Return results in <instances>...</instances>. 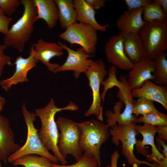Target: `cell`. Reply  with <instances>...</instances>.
<instances>
[{
	"mask_svg": "<svg viewBox=\"0 0 167 167\" xmlns=\"http://www.w3.org/2000/svg\"><path fill=\"white\" fill-rule=\"evenodd\" d=\"M79 107L71 101L66 106L59 108L55 104L54 99L51 98L49 101L44 107L36 109L35 114L41 120V126L38 133L43 144L49 151L51 150L62 165H65L67 161L59 153L57 147L59 135L55 116L58 112L64 110L75 111Z\"/></svg>",
	"mask_w": 167,
	"mask_h": 167,
	"instance_id": "obj_1",
	"label": "cell"
},
{
	"mask_svg": "<svg viewBox=\"0 0 167 167\" xmlns=\"http://www.w3.org/2000/svg\"><path fill=\"white\" fill-rule=\"evenodd\" d=\"M117 69L114 66H110L108 71V77L102 81L101 85L103 86V90L100 94L103 105L105 94L107 90L114 87H117L118 91L117 96L119 101L125 105L123 111L116 113L114 116V120L118 125H127L135 123L136 117L132 114V111L136 100L133 99L131 94V89L129 85L127 76L123 75L119 77H116Z\"/></svg>",
	"mask_w": 167,
	"mask_h": 167,
	"instance_id": "obj_2",
	"label": "cell"
},
{
	"mask_svg": "<svg viewBox=\"0 0 167 167\" xmlns=\"http://www.w3.org/2000/svg\"><path fill=\"white\" fill-rule=\"evenodd\" d=\"M24 8L22 15L14 23L5 35L4 44L22 52L25 43L29 40L37 20V12L32 0H21Z\"/></svg>",
	"mask_w": 167,
	"mask_h": 167,
	"instance_id": "obj_3",
	"label": "cell"
},
{
	"mask_svg": "<svg viewBox=\"0 0 167 167\" xmlns=\"http://www.w3.org/2000/svg\"><path fill=\"white\" fill-rule=\"evenodd\" d=\"M76 123L80 131V144L81 150L94 159L98 165L100 166V149L109 136V127L106 124L94 119Z\"/></svg>",
	"mask_w": 167,
	"mask_h": 167,
	"instance_id": "obj_4",
	"label": "cell"
},
{
	"mask_svg": "<svg viewBox=\"0 0 167 167\" xmlns=\"http://www.w3.org/2000/svg\"><path fill=\"white\" fill-rule=\"evenodd\" d=\"M138 34L147 58L154 60L167 49V19L146 22Z\"/></svg>",
	"mask_w": 167,
	"mask_h": 167,
	"instance_id": "obj_5",
	"label": "cell"
},
{
	"mask_svg": "<svg viewBox=\"0 0 167 167\" xmlns=\"http://www.w3.org/2000/svg\"><path fill=\"white\" fill-rule=\"evenodd\" d=\"M22 113L27 127V139L23 146H20L9 156L7 161L11 163L21 156L28 154H35L46 157L54 163H58L59 161L57 158L49 152L39 138L38 130L34 124L36 116L35 113L27 110L25 104L22 106Z\"/></svg>",
	"mask_w": 167,
	"mask_h": 167,
	"instance_id": "obj_6",
	"label": "cell"
},
{
	"mask_svg": "<svg viewBox=\"0 0 167 167\" xmlns=\"http://www.w3.org/2000/svg\"><path fill=\"white\" fill-rule=\"evenodd\" d=\"M135 123L127 125H116L109 129L110 134L112 136V141L115 146L118 147L120 141L121 142L122 152L126 158L128 164L132 167H139L140 165L144 164L150 167H160L154 163L140 160L135 156L134 152V147L139 135L135 131Z\"/></svg>",
	"mask_w": 167,
	"mask_h": 167,
	"instance_id": "obj_7",
	"label": "cell"
},
{
	"mask_svg": "<svg viewBox=\"0 0 167 167\" xmlns=\"http://www.w3.org/2000/svg\"><path fill=\"white\" fill-rule=\"evenodd\" d=\"M56 123L60 131L57 144L59 153L65 159L67 155H71L78 161L81 157L83 152L80 144V130L76 122L69 119L59 117Z\"/></svg>",
	"mask_w": 167,
	"mask_h": 167,
	"instance_id": "obj_8",
	"label": "cell"
},
{
	"mask_svg": "<svg viewBox=\"0 0 167 167\" xmlns=\"http://www.w3.org/2000/svg\"><path fill=\"white\" fill-rule=\"evenodd\" d=\"M89 81V85L92 92V100L88 109L84 113L88 117L94 114L101 121H103V107L100 94L101 83L108 74L105 65L102 59L93 61L90 66L84 73Z\"/></svg>",
	"mask_w": 167,
	"mask_h": 167,
	"instance_id": "obj_9",
	"label": "cell"
},
{
	"mask_svg": "<svg viewBox=\"0 0 167 167\" xmlns=\"http://www.w3.org/2000/svg\"><path fill=\"white\" fill-rule=\"evenodd\" d=\"M59 36L71 45H79L88 54L95 55L98 36L97 31L91 25L76 22L67 27Z\"/></svg>",
	"mask_w": 167,
	"mask_h": 167,
	"instance_id": "obj_10",
	"label": "cell"
},
{
	"mask_svg": "<svg viewBox=\"0 0 167 167\" xmlns=\"http://www.w3.org/2000/svg\"><path fill=\"white\" fill-rule=\"evenodd\" d=\"M136 131L143 137L142 141L136 140L135 144L137 152L147 157V160L159 165L165 158L164 154L158 151L155 144L154 137L157 133L156 126L144 124L143 126L135 124Z\"/></svg>",
	"mask_w": 167,
	"mask_h": 167,
	"instance_id": "obj_11",
	"label": "cell"
},
{
	"mask_svg": "<svg viewBox=\"0 0 167 167\" xmlns=\"http://www.w3.org/2000/svg\"><path fill=\"white\" fill-rule=\"evenodd\" d=\"M57 43L67 51L68 56L65 62L60 65L53 73L56 74L61 71H72L75 78H79L80 74L84 73L88 69L93 61L89 58L95 55L88 54L81 47L74 50L60 41Z\"/></svg>",
	"mask_w": 167,
	"mask_h": 167,
	"instance_id": "obj_12",
	"label": "cell"
},
{
	"mask_svg": "<svg viewBox=\"0 0 167 167\" xmlns=\"http://www.w3.org/2000/svg\"><path fill=\"white\" fill-rule=\"evenodd\" d=\"M123 34L114 35L106 42L105 52L108 61L116 68L130 70L133 64L125 55L123 48Z\"/></svg>",
	"mask_w": 167,
	"mask_h": 167,
	"instance_id": "obj_13",
	"label": "cell"
},
{
	"mask_svg": "<svg viewBox=\"0 0 167 167\" xmlns=\"http://www.w3.org/2000/svg\"><path fill=\"white\" fill-rule=\"evenodd\" d=\"M63 48L58 43L49 42L40 38L36 43L33 44L29 53L45 66L52 72L60 65L59 64L51 63L50 60L55 57H60L64 54Z\"/></svg>",
	"mask_w": 167,
	"mask_h": 167,
	"instance_id": "obj_14",
	"label": "cell"
},
{
	"mask_svg": "<svg viewBox=\"0 0 167 167\" xmlns=\"http://www.w3.org/2000/svg\"><path fill=\"white\" fill-rule=\"evenodd\" d=\"M27 58L20 55L16 58L12 65H15V71L10 77L0 80V86L5 91L10 90L13 85L18 83L27 82V75L28 71L35 66L39 61L31 54Z\"/></svg>",
	"mask_w": 167,
	"mask_h": 167,
	"instance_id": "obj_15",
	"label": "cell"
},
{
	"mask_svg": "<svg viewBox=\"0 0 167 167\" xmlns=\"http://www.w3.org/2000/svg\"><path fill=\"white\" fill-rule=\"evenodd\" d=\"M154 68V60L147 58L134 64L127 76V83L131 90L140 88L146 80L154 81V76L152 73Z\"/></svg>",
	"mask_w": 167,
	"mask_h": 167,
	"instance_id": "obj_16",
	"label": "cell"
},
{
	"mask_svg": "<svg viewBox=\"0 0 167 167\" xmlns=\"http://www.w3.org/2000/svg\"><path fill=\"white\" fill-rule=\"evenodd\" d=\"M132 97H144L160 104L167 110V88L157 85L150 80L145 81L140 88L131 90Z\"/></svg>",
	"mask_w": 167,
	"mask_h": 167,
	"instance_id": "obj_17",
	"label": "cell"
},
{
	"mask_svg": "<svg viewBox=\"0 0 167 167\" xmlns=\"http://www.w3.org/2000/svg\"><path fill=\"white\" fill-rule=\"evenodd\" d=\"M20 146L15 143L14 132L8 120L0 116V159L4 163L9 156L15 152Z\"/></svg>",
	"mask_w": 167,
	"mask_h": 167,
	"instance_id": "obj_18",
	"label": "cell"
},
{
	"mask_svg": "<svg viewBox=\"0 0 167 167\" xmlns=\"http://www.w3.org/2000/svg\"><path fill=\"white\" fill-rule=\"evenodd\" d=\"M144 7L131 11L125 10L117 20L116 24L120 32L138 33L146 22L142 18Z\"/></svg>",
	"mask_w": 167,
	"mask_h": 167,
	"instance_id": "obj_19",
	"label": "cell"
},
{
	"mask_svg": "<svg viewBox=\"0 0 167 167\" xmlns=\"http://www.w3.org/2000/svg\"><path fill=\"white\" fill-rule=\"evenodd\" d=\"M123 34L124 51L129 60L134 64L146 59V54L139 34L131 32Z\"/></svg>",
	"mask_w": 167,
	"mask_h": 167,
	"instance_id": "obj_20",
	"label": "cell"
},
{
	"mask_svg": "<svg viewBox=\"0 0 167 167\" xmlns=\"http://www.w3.org/2000/svg\"><path fill=\"white\" fill-rule=\"evenodd\" d=\"M37 10V18L42 19L48 28L55 27L58 20V10L54 0H32Z\"/></svg>",
	"mask_w": 167,
	"mask_h": 167,
	"instance_id": "obj_21",
	"label": "cell"
},
{
	"mask_svg": "<svg viewBox=\"0 0 167 167\" xmlns=\"http://www.w3.org/2000/svg\"><path fill=\"white\" fill-rule=\"evenodd\" d=\"M73 6L77 13V21L79 22L88 24L97 31L105 32L109 26V24L101 25L97 22L95 17L96 12L85 0H74Z\"/></svg>",
	"mask_w": 167,
	"mask_h": 167,
	"instance_id": "obj_22",
	"label": "cell"
},
{
	"mask_svg": "<svg viewBox=\"0 0 167 167\" xmlns=\"http://www.w3.org/2000/svg\"><path fill=\"white\" fill-rule=\"evenodd\" d=\"M58 10V20L62 29L77 22V14L73 0H54Z\"/></svg>",
	"mask_w": 167,
	"mask_h": 167,
	"instance_id": "obj_23",
	"label": "cell"
},
{
	"mask_svg": "<svg viewBox=\"0 0 167 167\" xmlns=\"http://www.w3.org/2000/svg\"><path fill=\"white\" fill-rule=\"evenodd\" d=\"M35 154H28L21 156L11 164L14 166L23 167H52V162L48 158Z\"/></svg>",
	"mask_w": 167,
	"mask_h": 167,
	"instance_id": "obj_24",
	"label": "cell"
},
{
	"mask_svg": "<svg viewBox=\"0 0 167 167\" xmlns=\"http://www.w3.org/2000/svg\"><path fill=\"white\" fill-rule=\"evenodd\" d=\"M167 54L165 52L154 60V82L156 84L162 86L167 85Z\"/></svg>",
	"mask_w": 167,
	"mask_h": 167,
	"instance_id": "obj_25",
	"label": "cell"
},
{
	"mask_svg": "<svg viewBox=\"0 0 167 167\" xmlns=\"http://www.w3.org/2000/svg\"><path fill=\"white\" fill-rule=\"evenodd\" d=\"M143 14V20L146 22L167 19V15L164 13L161 6L154 0L144 7Z\"/></svg>",
	"mask_w": 167,
	"mask_h": 167,
	"instance_id": "obj_26",
	"label": "cell"
},
{
	"mask_svg": "<svg viewBox=\"0 0 167 167\" xmlns=\"http://www.w3.org/2000/svg\"><path fill=\"white\" fill-rule=\"evenodd\" d=\"M135 123H143L156 126H167V115L158 110L150 112L145 116L136 117Z\"/></svg>",
	"mask_w": 167,
	"mask_h": 167,
	"instance_id": "obj_27",
	"label": "cell"
},
{
	"mask_svg": "<svg viewBox=\"0 0 167 167\" xmlns=\"http://www.w3.org/2000/svg\"><path fill=\"white\" fill-rule=\"evenodd\" d=\"M154 106L153 101L144 97H140L136 100L132 111V114L136 117L139 115L143 116L153 111H157Z\"/></svg>",
	"mask_w": 167,
	"mask_h": 167,
	"instance_id": "obj_28",
	"label": "cell"
},
{
	"mask_svg": "<svg viewBox=\"0 0 167 167\" xmlns=\"http://www.w3.org/2000/svg\"><path fill=\"white\" fill-rule=\"evenodd\" d=\"M97 165V163L94 159L84 153L80 159L74 164L68 165H60L53 162L51 164V166L55 167H96Z\"/></svg>",
	"mask_w": 167,
	"mask_h": 167,
	"instance_id": "obj_29",
	"label": "cell"
},
{
	"mask_svg": "<svg viewBox=\"0 0 167 167\" xmlns=\"http://www.w3.org/2000/svg\"><path fill=\"white\" fill-rule=\"evenodd\" d=\"M21 4L20 0H0V9L6 15L11 16Z\"/></svg>",
	"mask_w": 167,
	"mask_h": 167,
	"instance_id": "obj_30",
	"label": "cell"
},
{
	"mask_svg": "<svg viewBox=\"0 0 167 167\" xmlns=\"http://www.w3.org/2000/svg\"><path fill=\"white\" fill-rule=\"evenodd\" d=\"M6 47L7 46L5 44H0V77L3 73L6 66L12 65L11 57L4 53V50Z\"/></svg>",
	"mask_w": 167,
	"mask_h": 167,
	"instance_id": "obj_31",
	"label": "cell"
},
{
	"mask_svg": "<svg viewBox=\"0 0 167 167\" xmlns=\"http://www.w3.org/2000/svg\"><path fill=\"white\" fill-rule=\"evenodd\" d=\"M153 2V0H125V1L128 11L144 7Z\"/></svg>",
	"mask_w": 167,
	"mask_h": 167,
	"instance_id": "obj_32",
	"label": "cell"
},
{
	"mask_svg": "<svg viewBox=\"0 0 167 167\" xmlns=\"http://www.w3.org/2000/svg\"><path fill=\"white\" fill-rule=\"evenodd\" d=\"M13 18L5 14H0V32L5 35L9 30V26Z\"/></svg>",
	"mask_w": 167,
	"mask_h": 167,
	"instance_id": "obj_33",
	"label": "cell"
},
{
	"mask_svg": "<svg viewBox=\"0 0 167 167\" xmlns=\"http://www.w3.org/2000/svg\"><path fill=\"white\" fill-rule=\"evenodd\" d=\"M86 2L94 10H98L104 6L106 0H85Z\"/></svg>",
	"mask_w": 167,
	"mask_h": 167,
	"instance_id": "obj_34",
	"label": "cell"
},
{
	"mask_svg": "<svg viewBox=\"0 0 167 167\" xmlns=\"http://www.w3.org/2000/svg\"><path fill=\"white\" fill-rule=\"evenodd\" d=\"M158 138L161 140L167 141V126H156Z\"/></svg>",
	"mask_w": 167,
	"mask_h": 167,
	"instance_id": "obj_35",
	"label": "cell"
},
{
	"mask_svg": "<svg viewBox=\"0 0 167 167\" xmlns=\"http://www.w3.org/2000/svg\"><path fill=\"white\" fill-rule=\"evenodd\" d=\"M120 156L119 152L114 151L111 155V167H117V162Z\"/></svg>",
	"mask_w": 167,
	"mask_h": 167,
	"instance_id": "obj_36",
	"label": "cell"
},
{
	"mask_svg": "<svg viewBox=\"0 0 167 167\" xmlns=\"http://www.w3.org/2000/svg\"><path fill=\"white\" fill-rule=\"evenodd\" d=\"M154 1L159 3L162 7L164 13L167 15V0H155Z\"/></svg>",
	"mask_w": 167,
	"mask_h": 167,
	"instance_id": "obj_37",
	"label": "cell"
},
{
	"mask_svg": "<svg viewBox=\"0 0 167 167\" xmlns=\"http://www.w3.org/2000/svg\"><path fill=\"white\" fill-rule=\"evenodd\" d=\"M5 102V98L0 96V112L2 110Z\"/></svg>",
	"mask_w": 167,
	"mask_h": 167,
	"instance_id": "obj_38",
	"label": "cell"
},
{
	"mask_svg": "<svg viewBox=\"0 0 167 167\" xmlns=\"http://www.w3.org/2000/svg\"><path fill=\"white\" fill-rule=\"evenodd\" d=\"M0 14H5L3 11L0 9Z\"/></svg>",
	"mask_w": 167,
	"mask_h": 167,
	"instance_id": "obj_39",
	"label": "cell"
},
{
	"mask_svg": "<svg viewBox=\"0 0 167 167\" xmlns=\"http://www.w3.org/2000/svg\"><path fill=\"white\" fill-rule=\"evenodd\" d=\"M1 159H0V167H1Z\"/></svg>",
	"mask_w": 167,
	"mask_h": 167,
	"instance_id": "obj_40",
	"label": "cell"
},
{
	"mask_svg": "<svg viewBox=\"0 0 167 167\" xmlns=\"http://www.w3.org/2000/svg\"><path fill=\"white\" fill-rule=\"evenodd\" d=\"M106 167H111V166L110 165H107V166H106Z\"/></svg>",
	"mask_w": 167,
	"mask_h": 167,
	"instance_id": "obj_41",
	"label": "cell"
},
{
	"mask_svg": "<svg viewBox=\"0 0 167 167\" xmlns=\"http://www.w3.org/2000/svg\"><path fill=\"white\" fill-rule=\"evenodd\" d=\"M52 167H54V166H52Z\"/></svg>",
	"mask_w": 167,
	"mask_h": 167,
	"instance_id": "obj_42",
	"label": "cell"
},
{
	"mask_svg": "<svg viewBox=\"0 0 167 167\" xmlns=\"http://www.w3.org/2000/svg\"><path fill=\"white\" fill-rule=\"evenodd\" d=\"M0 115H1V114H0Z\"/></svg>",
	"mask_w": 167,
	"mask_h": 167,
	"instance_id": "obj_43",
	"label": "cell"
}]
</instances>
